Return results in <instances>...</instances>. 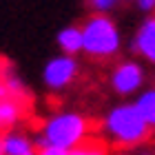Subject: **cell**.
I'll list each match as a JSON object with an SVG mask.
<instances>
[{"instance_id":"2","label":"cell","mask_w":155,"mask_h":155,"mask_svg":"<svg viewBox=\"0 0 155 155\" xmlns=\"http://www.w3.org/2000/svg\"><path fill=\"white\" fill-rule=\"evenodd\" d=\"M82 33V53L91 60H109L117 55L122 47V36H120L117 25L109 16H91L80 25Z\"/></svg>"},{"instance_id":"12","label":"cell","mask_w":155,"mask_h":155,"mask_svg":"<svg viewBox=\"0 0 155 155\" xmlns=\"http://www.w3.org/2000/svg\"><path fill=\"white\" fill-rule=\"evenodd\" d=\"M67 155H109V146L102 140H87L80 146H75L73 151H69Z\"/></svg>"},{"instance_id":"10","label":"cell","mask_w":155,"mask_h":155,"mask_svg":"<svg viewBox=\"0 0 155 155\" xmlns=\"http://www.w3.org/2000/svg\"><path fill=\"white\" fill-rule=\"evenodd\" d=\"M55 42H58L60 51L64 55H75L82 53V33H80V27L75 25H69L64 29L58 31V36H55Z\"/></svg>"},{"instance_id":"11","label":"cell","mask_w":155,"mask_h":155,"mask_svg":"<svg viewBox=\"0 0 155 155\" xmlns=\"http://www.w3.org/2000/svg\"><path fill=\"white\" fill-rule=\"evenodd\" d=\"M135 109L140 111V115L144 117V122L155 129V89H146L137 95V100L133 102Z\"/></svg>"},{"instance_id":"16","label":"cell","mask_w":155,"mask_h":155,"mask_svg":"<svg viewBox=\"0 0 155 155\" xmlns=\"http://www.w3.org/2000/svg\"><path fill=\"white\" fill-rule=\"evenodd\" d=\"M0 155H5V146H2V135H0Z\"/></svg>"},{"instance_id":"9","label":"cell","mask_w":155,"mask_h":155,"mask_svg":"<svg viewBox=\"0 0 155 155\" xmlns=\"http://www.w3.org/2000/svg\"><path fill=\"white\" fill-rule=\"evenodd\" d=\"M25 100H0V133H7L16 126L25 115Z\"/></svg>"},{"instance_id":"13","label":"cell","mask_w":155,"mask_h":155,"mask_svg":"<svg viewBox=\"0 0 155 155\" xmlns=\"http://www.w3.org/2000/svg\"><path fill=\"white\" fill-rule=\"evenodd\" d=\"M89 7L91 13H95V16H109V11H113L120 0H84Z\"/></svg>"},{"instance_id":"1","label":"cell","mask_w":155,"mask_h":155,"mask_svg":"<svg viewBox=\"0 0 155 155\" xmlns=\"http://www.w3.org/2000/svg\"><path fill=\"white\" fill-rule=\"evenodd\" d=\"M91 122L80 111H55L45 117L38 129L36 144L38 149H58V151H73L75 146L89 140Z\"/></svg>"},{"instance_id":"15","label":"cell","mask_w":155,"mask_h":155,"mask_svg":"<svg viewBox=\"0 0 155 155\" xmlns=\"http://www.w3.org/2000/svg\"><path fill=\"white\" fill-rule=\"evenodd\" d=\"M38 155H67V153L58 149H38Z\"/></svg>"},{"instance_id":"7","label":"cell","mask_w":155,"mask_h":155,"mask_svg":"<svg viewBox=\"0 0 155 155\" xmlns=\"http://www.w3.org/2000/svg\"><path fill=\"white\" fill-rule=\"evenodd\" d=\"M131 49L140 58H144L146 62L155 64V16H149L140 25V29L135 31V38H133Z\"/></svg>"},{"instance_id":"4","label":"cell","mask_w":155,"mask_h":155,"mask_svg":"<svg viewBox=\"0 0 155 155\" xmlns=\"http://www.w3.org/2000/svg\"><path fill=\"white\" fill-rule=\"evenodd\" d=\"M78 73H80V62L73 55H53L47 60V64L42 67V84L49 91H62L71 87L75 82Z\"/></svg>"},{"instance_id":"3","label":"cell","mask_w":155,"mask_h":155,"mask_svg":"<svg viewBox=\"0 0 155 155\" xmlns=\"http://www.w3.org/2000/svg\"><path fill=\"white\" fill-rule=\"evenodd\" d=\"M104 133L120 146H137L151 137V126L144 122L135 104H117L104 115Z\"/></svg>"},{"instance_id":"8","label":"cell","mask_w":155,"mask_h":155,"mask_svg":"<svg viewBox=\"0 0 155 155\" xmlns=\"http://www.w3.org/2000/svg\"><path fill=\"white\" fill-rule=\"evenodd\" d=\"M2 135V146H5V155H38V144L36 140L29 137L25 131H7L0 133Z\"/></svg>"},{"instance_id":"5","label":"cell","mask_w":155,"mask_h":155,"mask_svg":"<svg viewBox=\"0 0 155 155\" xmlns=\"http://www.w3.org/2000/svg\"><path fill=\"white\" fill-rule=\"evenodd\" d=\"M142 84H144V69H142V64H137L133 60L120 62L111 71V89L122 97L137 93L142 89Z\"/></svg>"},{"instance_id":"6","label":"cell","mask_w":155,"mask_h":155,"mask_svg":"<svg viewBox=\"0 0 155 155\" xmlns=\"http://www.w3.org/2000/svg\"><path fill=\"white\" fill-rule=\"evenodd\" d=\"M0 100H25L29 102V89L9 62H0Z\"/></svg>"},{"instance_id":"14","label":"cell","mask_w":155,"mask_h":155,"mask_svg":"<svg viewBox=\"0 0 155 155\" xmlns=\"http://www.w3.org/2000/svg\"><path fill=\"white\" fill-rule=\"evenodd\" d=\"M140 11H153L155 9V0H137Z\"/></svg>"}]
</instances>
